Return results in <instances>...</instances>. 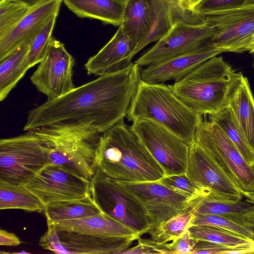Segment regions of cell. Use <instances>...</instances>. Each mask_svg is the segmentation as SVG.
I'll use <instances>...</instances> for the list:
<instances>
[{"label":"cell","mask_w":254,"mask_h":254,"mask_svg":"<svg viewBox=\"0 0 254 254\" xmlns=\"http://www.w3.org/2000/svg\"><path fill=\"white\" fill-rule=\"evenodd\" d=\"M96 153L97 169L115 180L154 182L165 176L161 166L124 121L100 134Z\"/></svg>","instance_id":"obj_2"},{"label":"cell","mask_w":254,"mask_h":254,"mask_svg":"<svg viewBox=\"0 0 254 254\" xmlns=\"http://www.w3.org/2000/svg\"><path fill=\"white\" fill-rule=\"evenodd\" d=\"M58 231L62 244L68 254H119L139 238L103 237L67 231Z\"/></svg>","instance_id":"obj_19"},{"label":"cell","mask_w":254,"mask_h":254,"mask_svg":"<svg viewBox=\"0 0 254 254\" xmlns=\"http://www.w3.org/2000/svg\"><path fill=\"white\" fill-rule=\"evenodd\" d=\"M122 0V1H127V0Z\"/></svg>","instance_id":"obj_48"},{"label":"cell","mask_w":254,"mask_h":254,"mask_svg":"<svg viewBox=\"0 0 254 254\" xmlns=\"http://www.w3.org/2000/svg\"><path fill=\"white\" fill-rule=\"evenodd\" d=\"M31 9L13 0H0V38L10 31Z\"/></svg>","instance_id":"obj_34"},{"label":"cell","mask_w":254,"mask_h":254,"mask_svg":"<svg viewBox=\"0 0 254 254\" xmlns=\"http://www.w3.org/2000/svg\"><path fill=\"white\" fill-rule=\"evenodd\" d=\"M251 147L254 150V98L246 77L229 105Z\"/></svg>","instance_id":"obj_26"},{"label":"cell","mask_w":254,"mask_h":254,"mask_svg":"<svg viewBox=\"0 0 254 254\" xmlns=\"http://www.w3.org/2000/svg\"><path fill=\"white\" fill-rule=\"evenodd\" d=\"M253 248L250 245L231 247L197 240L191 254H251Z\"/></svg>","instance_id":"obj_36"},{"label":"cell","mask_w":254,"mask_h":254,"mask_svg":"<svg viewBox=\"0 0 254 254\" xmlns=\"http://www.w3.org/2000/svg\"><path fill=\"white\" fill-rule=\"evenodd\" d=\"M196 242L188 230L180 238L169 243L171 254H191Z\"/></svg>","instance_id":"obj_40"},{"label":"cell","mask_w":254,"mask_h":254,"mask_svg":"<svg viewBox=\"0 0 254 254\" xmlns=\"http://www.w3.org/2000/svg\"><path fill=\"white\" fill-rule=\"evenodd\" d=\"M196 214L224 216L254 229V203L247 199L233 201L205 197L198 203Z\"/></svg>","instance_id":"obj_24"},{"label":"cell","mask_w":254,"mask_h":254,"mask_svg":"<svg viewBox=\"0 0 254 254\" xmlns=\"http://www.w3.org/2000/svg\"><path fill=\"white\" fill-rule=\"evenodd\" d=\"M244 76L221 56L205 61L172 85L176 95L200 115L216 114L229 106Z\"/></svg>","instance_id":"obj_3"},{"label":"cell","mask_w":254,"mask_h":254,"mask_svg":"<svg viewBox=\"0 0 254 254\" xmlns=\"http://www.w3.org/2000/svg\"><path fill=\"white\" fill-rule=\"evenodd\" d=\"M73 57L63 43L53 37L48 51L30 77L37 90L48 100L59 98L75 88Z\"/></svg>","instance_id":"obj_11"},{"label":"cell","mask_w":254,"mask_h":254,"mask_svg":"<svg viewBox=\"0 0 254 254\" xmlns=\"http://www.w3.org/2000/svg\"><path fill=\"white\" fill-rule=\"evenodd\" d=\"M201 0H192L189 7V10L191 12V10L197 4V3L199 2Z\"/></svg>","instance_id":"obj_44"},{"label":"cell","mask_w":254,"mask_h":254,"mask_svg":"<svg viewBox=\"0 0 254 254\" xmlns=\"http://www.w3.org/2000/svg\"><path fill=\"white\" fill-rule=\"evenodd\" d=\"M186 174L197 187L208 191V197L239 201L244 195L213 159L195 143L190 146Z\"/></svg>","instance_id":"obj_14"},{"label":"cell","mask_w":254,"mask_h":254,"mask_svg":"<svg viewBox=\"0 0 254 254\" xmlns=\"http://www.w3.org/2000/svg\"><path fill=\"white\" fill-rule=\"evenodd\" d=\"M251 167L254 173V163L252 165H251Z\"/></svg>","instance_id":"obj_47"},{"label":"cell","mask_w":254,"mask_h":254,"mask_svg":"<svg viewBox=\"0 0 254 254\" xmlns=\"http://www.w3.org/2000/svg\"><path fill=\"white\" fill-rule=\"evenodd\" d=\"M215 32V28L207 24L179 21L134 63L146 66L187 53L208 42Z\"/></svg>","instance_id":"obj_13"},{"label":"cell","mask_w":254,"mask_h":254,"mask_svg":"<svg viewBox=\"0 0 254 254\" xmlns=\"http://www.w3.org/2000/svg\"><path fill=\"white\" fill-rule=\"evenodd\" d=\"M30 45L23 46L0 61V100H4L30 68L28 61Z\"/></svg>","instance_id":"obj_25"},{"label":"cell","mask_w":254,"mask_h":254,"mask_svg":"<svg viewBox=\"0 0 254 254\" xmlns=\"http://www.w3.org/2000/svg\"><path fill=\"white\" fill-rule=\"evenodd\" d=\"M151 25L149 0H127L126 1L121 24L124 31L136 43L134 55L147 37Z\"/></svg>","instance_id":"obj_23"},{"label":"cell","mask_w":254,"mask_h":254,"mask_svg":"<svg viewBox=\"0 0 254 254\" xmlns=\"http://www.w3.org/2000/svg\"><path fill=\"white\" fill-rule=\"evenodd\" d=\"M243 4V0H201L193 8L194 14L203 15L206 13Z\"/></svg>","instance_id":"obj_38"},{"label":"cell","mask_w":254,"mask_h":254,"mask_svg":"<svg viewBox=\"0 0 254 254\" xmlns=\"http://www.w3.org/2000/svg\"><path fill=\"white\" fill-rule=\"evenodd\" d=\"M47 222L52 223L58 231L103 237H140L130 228L103 213L76 219Z\"/></svg>","instance_id":"obj_20"},{"label":"cell","mask_w":254,"mask_h":254,"mask_svg":"<svg viewBox=\"0 0 254 254\" xmlns=\"http://www.w3.org/2000/svg\"><path fill=\"white\" fill-rule=\"evenodd\" d=\"M162 167L165 176L186 173L190 146L161 125L139 119L130 126Z\"/></svg>","instance_id":"obj_10"},{"label":"cell","mask_w":254,"mask_h":254,"mask_svg":"<svg viewBox=\"0 0 254 254\" xmlns=\"http://www.w3.org/2000/svg\"><path fill=\"white\" fill-rule=\"evenodd\" d=\"M21 244L20 239L13 233L0 230V245L17 246Z\"/></svg>","instance_id":"obj_41"},{"label":"cell","mask_w":254,"mask_h":254,"mask_svg":"<svg viewBox=\"0 0 254 254\" xmlns=\"http://www.w3.org/2000/svg\"><path fill=\"white\" fill-rule=\"evenodd\" d=\"M63 0H49L31 8L20 22L0 38V61L19 48L30 45L49 19L58 14Z\"/></svg>","instance_id":"obj_17"},{"label":"cell","mask_w":254,"mask_h":254,"mask_svg":"<svg viewBox=\"0 0 254 254\" xmlns=\"http://www.w3.org/2000/svg\"><path fill=\"white\" fill-rule=\"evenodd\" d=\"M136 246L128 248L119 254H171L169 243H158L151 239H137Z\"/></svg>","instance_id":"obj_37"},{"label":"cell","mask_w":254,"mask_h":254,"mask_svg":"<svg viewBox=\"0 0 254 254\" xmlns=\"http://www.w3.org/2000/svg\"><path fill=\"white\" fill-rule=\"evenodd\" d=\"M46 205L90 195V181L64 168L48 163L24 185Z\"/></svg>","instance_id":"obj_12"},{"label":"cell","mask_w":254,"mask_h":254,"mask_svg":"<svg viewBox=\"0 0 254 254\" xmlns=\"http://www.w3.org/2000/svg\"><path fill=\"white\" fill-rule=\"evenodd\" d=\"M253 54H254V53Z\"/></svg>","instance_id":"obj_49"},{"label":"cell","mask_w":254,"mask_h":254,"mask_svg":"<svg viewBox=\"0 0 254 254\" xmlns=\"http://www.w3.org/2000/svg\"><path fill=\"white\" fill-rule=\"evenodd\" d=\"M26 5L30 8L36 6L49 0H13Z\"/></svg>","instance_id":"obj_43"},{"label":"cell","mask_w":254,"mask_h":254,"mask_svg":"<svg viewBox=\"0 0 254 254\" xmlns=\"http://www.w3.org/2000/svg\"><path fill=\"white\" fill-rule=\"evenodd\" d=\"M194 142L203 148L232 180L244 196L254 192V173L233 143L213 121H202Z\"/></svg>","instance_id":"obj_7"},{"label":"cell","mask_w":254,"mask_h":254,"mask_svg":"<svg viewBox=\"0 0 254 254\" xmlns=\"http://www.w3.org/2000/svg\"><path fill=\"white\" fill-rule=\"evenodd\" d=\"M193 225H207L218 227L254 241V229L224 216L196 214L191 223V226Z\"/></svg>","instance_id":"obj_32"},{"label":"cell","mask_w":254,"mask_h":254,"mask_svg":"<svg viewBox=\"0 0 254 254\" xmlns=\"http://www.w3.org/2000/svg\"><path fill=\"white\" fill-rule=\"evenodd\" d=\"M140 67L132 63L30 110L23 129L98 139L124 121L136 92Z\"/></svg>","instance_id":"obj_1"},{"label":"cell","mask_w":254,"mask_h":254,"mask_svg":"<svg viewBox=\"0 0 254 254\" xmlns=\"http://www.w3.org/2000/svg\"><path fill=\"white\" fill-rule=\"evenodd\" d=\"M33 131L40 138L49 163L91 181L97 169L96 148L99 139Z\"/></svg>","instance_id":"obj_9"},{"label":"cell","mask_w":254,"mask_h":254,"mask_svg":"<svg viewBox=\"0 0 254 254\" xmlns=\"http://www.w3.org/2000/svg\"><path fill=\"white\" fill-rule=\"evenodd\" d=\"M214 122L233 143L244 159L250 166L254 163V150L251 147L230 107L210 115Z\"/></svg>","instance_id":"obj_30"},{"label":"cell","mask_w":254,"mask_h":254,"mask_svg":"<svg viewBox=\"0 0 254 254\" xmlns=\"http://www.w3.org/2000/svg\"><path fill=\"white\" fill-rule=\"evenodd\" d=\"M78 17L99 20L119 26L122 22L126 1L120 0H63Z\"/></svg>","instance_id":"obj_22"},{"label":"cell","mask_w":254,"mask_h":254,"mask_svg":"<svg viewBox=\"0 0 254 254\" xmlns=\"http://www.w3.org/2000/svg\"><path fill=\"white\" fill-rule=\"evenodd\" d=\"M177 7L185 14L192 19H196L197 15L189 11L186 8L185 0H172Z\"/></svg>","instance_id":"obj_42"},{"label":"cell","mask_w":254,"mask_h":254,"mask_svg":"<svg viewBox=\"0 0 254 254\" xmlns=\"http://www.w3.org/2000/svg\"><path fill=\"white\" fill-rule=\"evenodd\" d=\"M223 52L207 42L200 47L171 59L149 65L140 70L141 80L149 83L177 81L211 58Z\"/></svg>","instance_id":"obj_16"},{"label":"cell","mask_w":254,"mask_h":254,"mask_svg":"<svg viewBox=\"0 0 254 254\" xmlns=\"http://www.w3.org/2000/svg\"><path fill=\"white\" fill-rule=\"evenodd\" d=\"M253 193H254V192H253Z\"/></svg>","instance_id":"obj_50"},{"label":"cell","mask_w":254,"mask_h":254,"mask_svg":"<svg viewBox=\"0 0 254 254\" xmlns=\"http://www.w3.org/2000/svg\"><path fill=\"white\" fill-rule=\"evenodd\" d=\"M116 181L140 202L149 219L151 228L179 214L192 201L158 181Z\"/></svg>","instance_id":"obj_15"},{"label":"cell","mask_w":254,"mask_h":254,"mask_svg":"<svg viewBox=\"0 0 254 254\" xmlns=\"http://www.w3.org/2000/svg\"><path fill=\"white\" fill-rule=\"evenodd\" d=\"M151 25L149 32L138 49V52L148 44L157 42L179 21L194 22L183 13L172 0H149Z\"/></svg>","instance_id":"obj_21"},{"label":"cell","mask_w":254,"mask_h":254,"mask_svg":"<svg viewBox=\"0 0 254 254\" xmlns=\"http://www.w3.org/2000/svg\"><path fill=\"white\" fill-rule=\"evenodd\" d=\"M58 15H54L49 19L30 44L28 61L30 68L39 64L45 57L53 38Z\"/></svg>","instance_id":"obj_33"},{"label":"cell","mask_w":254,"mask_h":254,"mask_svg":"<svg viewBox=\"0 0 254 254\" xmlns=\"http://www.w3.org/2000/svg\"><path fill=\"white\" fill-rule=\"evenodd\" d=\"M188 230L190 236L196 240L208 241L231 247L254 244V241L224 229L207 225H193Z\"/></svg>","instance_id":"obj_31"},{"label":"cell","mask_w":254,"mask_h":254,"mask_svg":"<svg viewBox=\"0 0 254 254\" xmlns=\"http://www.w3.org/2000/svg\"><path fill=\"white\" fill-rule=\"evenodd\" d=\"M158 181L175 191L187 197L191 201L198 197L210 195L208 191L197 187L192 183L186 173L164 176Z\"/></svg>","instance_id":"obj_35"},{"label":"cell","mask_w":254,"mask_h":254,"mask_svg":"<svg viewBox=\"0 0 254 254\" xmlns=\"http://www.w3.org/2000/svg\"><path fill=\"white\" fill-rule=\"evenodd\" d=\"M48 229L39 240V245L43 249L56 254H68V251L60 241L58 231L54 225L47 222Z\"/></svg>","instance_id":"obj_39"},{"label":"cell","mask_w":254,"mask_h":254,"mask_svg":"<svg viewBox=\"0 0 254 254\" xmlns=\"http://www.w3.org/2000/svg\"><path fill=\"white\" fill-rule=\"evenodd\" d=\"M45 205L24 185L0 181V209H20L26 211L41 212Z\"/></svg>","instance_id":"obj_29"},{"label":"cell","mask_w":254,"mask_h":254,"mask_svg":"<svg viewBox=\"0 0 254 254\" xmlns=\"http://www.w3.org/2000/svg\"><path fill=\"white\" fill-rule=\"evenodd\" d=\"M136 43L121 26L110 40L84 65L89 75L101 76L120 70L131 64Z\"/></svg>","instance_id":"obj_18"},{"label":"cell","mask_w":254,"mask_h":254,"mask_svg":"<svg viewBox=\"0 0 254 254\" xmlns=\"http://www.w3.org/2000/svg\"><path fill=\"white\" fill-rule=\"evenodd\" d=\"M191 1H192V0H185V5H186V8L188 10H189V6H190Z\"/></svg>","instance_id":"obj_45"},{"label":"cell","mask_w":254,"mask_h":254,"mask_svg":"<svg viewBox=\"0 0 254 254\" xmlns=\"http://www.w3.org/2000/svg\"><path fill=\"white\" fill-rule=\"evenodd\" d=\"M202 15L215 32L208 41L224 52L254 53V4H244Z\"/></svg>","instance_id":"obj_8"},{"label":"cell","mask_w":254,"mask_h":254,"mask_svg":"<svg viewBox=\"0 0 254 254\" xmlns=\"http://www.w3.org/2000/svg\"><path fill=\"white\" fill-rule=\"evenodd\" d=\"M47 222L73 220L102 213L90 194L84 198L50 203L45 205Z\"/></svg>","instance_id":"obj_27"},{"label":"cell","mask_w":254,"mask_h":254,"mask_svg":"<svg viewBox=\"0 0 254 254\" xmlns=\"http://www.w3.org/2000/svg\"><path fill=\"white\" fill-rule=\"evenodd\" d=\"M129 122L147 119L165 127L189 146L194 143L201 115L186 105L175 94L172 86L140 80L127 114Z\"/></svg>","instance_id":"obj_4"},{"label":"cell","mask_w":254,"mask_h":254,"mask_svg":"<svg viewBox=\"0 0 254 254\" xmlns=\"http://www.w3.org/2000/svg\"><path fill=\"white\" fill-rule=\"evenodd\" d=\"M48 163L43 143L33 131L0 140V181L24 185Z\"/></svg>","instance_id":"obj_6"},{"label":"cell","mask_w":254,"mask_h":254,"mask_svg":"<svg viewBox=\"0 0 254 254\" xmlns=\"http://www.w3.org/2000/svg\"><path fill=\"white\" fill-rule=\"evenodd\" d=\"M203 197L194 199L182 212L151 228L148 232L151 239L164 244L174 242L182 236L191 226L196 206Z\"/></svg>","instance_id":"obj_28"},{"label":"cell","mask_w":254,"mask_h":254,"mask_svg":"<svg viewBox=\"0 0 254 254\" xmlns=\"http://www.w3.org/2000/svg\"><path fill=\"white\" fill-rule=\"evenodd\" d=\"M254 4V0H243V4Z\"/></svg>","instance_id":"obj_46"},{"label":"cell","mask_w":254,"mask_h":254,"mask_svg":"<svg viewBox=\"0 0 254 254\" xmlns=\"http://www.w3.org/2000/svg\"><path fill=\"white\" fill-rule=\"evenodd\" d=\"M90 194L102 212L136 232L151 228L149 219L139 200L116 180L98 169L90 181Z\"/></svg>","instance_id":"obj_5"}]
</instances>
